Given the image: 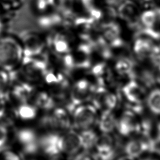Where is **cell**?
<instances>
[{"mask_svg": "<svg viewBox=\"0 0 160 160\" xmlns=\"http://www.w3.org/2000/svg\"><path fill=\"white\" fill-rule=\"evenodd\" d=\"M71 83V79L65 73L49 68L39 86L49 92L57 105L62 106L72 112L73 108L69 101Z\"/></svg>", "mask_w": 160, "mask_h": 160, "instance_id": "cell-1", "label": "cell"}, {"mask_svg": "<svg viewBox=\"0 0 160 160\" xmlns=\"http://www.w3.org/2000/svg\"><path fill=\"white\" fill-rule=\"evenodd\" d=\"M9 144L12 148L21 153L26 160L35 154L40 132L34 126H16L10 130Z\"/></svg>", "mask_w": 160, "mask_h": 160, "instance_id": "cell-2", "label": "cell"}, {"mask_svg": "<svg viewBox=\"0 0 160 160\" xmlns=\"http://www.w3.org/2000/svg\"><path fill=\"white\" fill-rule=\"evenodd\" d=\"M36 128L41 133L60 134L72 129L71 112L62 106L57 105L50 111L41 114Z\"/></svg>", "mask_w": 160, "mask_h": 160, "instance_id": "cell-3", "label": "cell"}, {"mask_svg": "<svg viewBox=\"0 0 160 160\" xmlns=\"http://www.w3.org/2000/svg\"><path fill=\"white\" fill-rule=\"evenodd\" d=\"M49 69L47 61L41 56H24L17 69L10 72L18 78L38 87L41 84Z\"/></svg>", "mask_w": 160, "mask_h": 160, "instance_id": "cell-4", "label": "cell"}, {"mask_svg": "<svg viewBox=\"0 0 160 160\" xmlns=\"http://www.w3.org/2000/svg\"><path fill=\"white\" fill-rule=\"evenodd\" d=\"M24 53L19 38L11 35L0 36V69L7 72L17 69Z\"/></svg>", "mask_w": 160, "mask_h": 160, "instance_id": "cell-5", "label": "cell"}, {"mask_svg": "<svg viewBox=\"0 0 160 160\" xmlns=\"http://www.w3.org/2000/svg\"><path fill=\"white\" fill-rule=\"evenodd\" d=\"M98 120L95 108L87 103L76 106L71 112L72 129L80 132L92 129Z\"/></svg>", "mask_w": 160, "mask_h": 160, "instance_id": "cell-6", "label": "cell"}, {"mask_svg": "<svg viewBox=\"0 0 160 160\" xmlns=\"http://www.w3.org/2000/svg\"><path fill=\"white\" fill-rule=\"evenodd\" d=\"M9 74L11 82L6 96L2 100L8 101L14 106L29 102L36 86L18 78L11 72Z\"/></svg>", "mask_w": 160, "mask_h": 160, "instance_id": "cell-7", "label": "cell"}, {"mask_svg": "<svg viewBox=\"0 0 160 160\" xmlns=\"http://www.w3.org/2000/svg\"><path fill=\"white\" fill-rule=\"evenodd\" d=\"M19 39L24 56H41L48 48L47 39L35 31L24 32Z\"/></svg>", "mask_w": 160, "mask_h": 160, "instance_id": "cell-8", "label": "cell"}, {"mask_svg": "<svg viewBox=\"0 0 160 160\" xmlns=\"http://www.w3.org/2000/svg\"><path fill=\"white\" fill-rule=\"evenodd\" d=\"M58 148L63 158H72L82 150L79 132L71 129L59 134Z\"/></svg>", "mask_w": 160, "mask_h": 160, "instance_id": "cell-9", "label": "cell"}, {"mask_svg": "<svg viewBox=\"0 0 160 160\" xmlns=\"http://www.w3.org/2000/svg\"><path fill=\"white\" fill-rule=\"evenodd\" d=\"M116 10L118 18L126 24L134 33L139 28V19L141 12L138 3L132 0H125Z\"/></svg>", "mask_w": 160, "mask_h": 160, "instance_id": "cell-10", "label": "cell"}, {"mask_svg": "<svg viewBox=\"0 0 160 160\" xmlns=\"http://www.w3.org/2000/svg\"><path fill=\"white\" fill-rule=\"evenodd\" d=\"M69 101L74 109L76 106L86 103L90 96L91 85L86 78L78 76L71 79Z\"/></svg>", "mask_w": 160, "mask_h": 160, "instance_id": "cell-11", "label": "cell"}, {"mask_svg": "<svg viewBox=\"0 0 160 160\" xmlns=\"http://www.w3.org/2000/svg\"><path fill=\"white\" fill-rule=\"evenodd\" d=\"M16 126H31L36 127L41 112L30 102L14 106Z\"/></svg>", "mask_w": 160, "mask_h": 160, "instance_id": "cell-12", "label": "cell"}, {"mask_svg": "<svg viewBox=\"0 0 160 160\" xmlns=\"http://www.w3.org/2000/svg\"><path fill=\"white\" fill-rule=\"evenodd\" d=\"M99 33L111 48H121L124 45L122 29L117 21L108 22L101 25Z\"/></svg>", "mask_w": 160, "mask_h": 160, "instance_id": "cell-13", "label": "cell"}, {"mask_svg": "<svg viewBox=\"0 0 160 160\" xmlns=\"http://www.w3.org/2000/svg\"><path fill=\"white\" fill-rule=\"evenodd\" d=\"M29 102L41 113H46L57 106L53 97L41 86L36 87Z\"/></svg>", "mask_w": 160, "mask_h": 160, "instance_id": "cell-14", "label": "cell"}, {"mask_svg": "<svg viewBox=\"0 0 160 160\" xmlns=\"http://www.w3.org/2000/svg\"><path fill=\"white\" fill-rule=\"evenodd\" d=\"M155 41L151 38L141 34H135L133 38L132 50L139 58L149 56L155 44Z\"/></svg>", "mask_w": 160, "mask_h": 160, "instance_id": "cell-15", "label": "cell"}, {"mask_svg": "<svg viewBox=\"0 0 160 160\" xmlns=\"http://www.w3.org/2000/svg\"><path fill=\"white\" fill-rule=\"evenodd\" d=\"M79 134L81 141L82 150L91 151L92 148L96 147L99 141V138L92 129L81 131L79 132Z\"/></svg>", "mask_w": 160, "mask_h": 160, "instance_id": "cell-16", "label": "cell"}, {"mask_svg": "<svg viewBox=\"0 0 160 160\" xmlns=\"http://www.w3.org/2000/svg\"><path fill=\"white\" fill-rule=\"evenodd\" d=\"M10 82L11 76L9 72L0 69V100H2L6 98Z\"/></svg>", "mask_w": 160, "mask_h": 160, "instance_id": "cell-17", "label": "cell"}, {"mask_svg": "<svg viewBox=\"0 0 160 160\" xmlns=\"http://www.w3.org/2000/svg\"><path fill=\"white\" fill-rule=\"evenodd\" d=\"M0 160H26L23 156L12 148L6 147L0 150Z\"/></svg>", "mask_w": 160, "mask_h": 160, "instance_id": "cell-18", "label": "cell"}, {"mask_svg": "<svg viewBox=\"0 0 160 160\" xmlns=\"http://www.w3.org/2000/svg\"><path fill=\"white\" fill-rule=\"evenodd\" d=\"M72 160H99L96 153L91 151L81 150L74 156L72 158Z\"/></svg>", "mask_w": 160, "mask_h": 160, "instance_id": "cell-19", "label": "cell"}, {"mask_svg": "<svg viewBox=\"0 0 160 160\" xmlns=\"http://www.w3.org/2000/svg\"><path fill=\"white\" fill-rule=\"evenodd\" d=\"M10 130L0 125V150L9 144Z\"/></svg>", "mask_w": 160, "mask_h": 160, "instance_id": "cell-20", "label": "cell"}, {"mask_svg": "<svg viewBox=\"0 0 160 160\" xmlns=\"http://www.w3.org/2000/svg\"><path fill=\"white\" fill-rule=\"evenodd\" d=\"M102 1L104 5L111 6L114 8H117L125 0H102Z\"/></svg>", "mask_w": 160, "mask_h": 160, "instance_id": "cell-21", "label": "cell"}, {"mask_svg": "<svg viewBox=\"0 0 160 160\" xmlns=\"http://www.w3.org/2000/svg\"><path fill=\"white\" fill-rule=\"evenodd\" d=\"M0 1L15 6L16 4L19 5L21 3V0H0Z\"/></svg>", "mask_w": 160, "mask_h": 160, "instance_id": "cell-22", "label": "cell"}, {"mask_svg": "<svg viewBox=\"0 0 160 160\" xmlns=\"http://www.w3.org/2000/svg\"><path fill=\"white\" fill-rule=\"evenodd\" d=\"M5 27V21L0 13V36L3 34Z\"/></svg>", "mask_w": 160, "mask_h": 160, "instance_id": "cell-23", "label": "cell"}, {"mask_svg": "<svg viewBox=\"0 0 160 160\" xmlns=\"http://www.w3.org/2000/svg\"><path fill=\"white\" fill-rule=\"evenodd\" d=\"M150 2L154 5V7L156 8L160 6V0H150Z\"/></svg>", "mask_w": 160, "mask_h": 160, "instance_id": "cell-24", "label": "cell"}, {"mask_svg": "<svg viewBox=\"0 0 160 160\" xmlns=\"http://www.w3.org/2000/svg\"><path fill=\"white\" fill-rule=\"evenodd\" d=\"M132 1H134L138 3H146V2H150V0H132Z\"/></svg>", "mask_w": 160, "mask_h": 160, "instance_id": "cell-25", "label": "cell"}, {"mask_svg": "<svg viewBox=\"0 0 160 160\" xmlns=\"http://www.w3.org/2000/svg\"><path fill=\"white\" fill-rule=\"evenodd\" d=\"M140 160H156V159H154V158H142V159H140Z\"/></svg>", "mask_w": 160, "mask_h": 160, "instance_id": "cell-26", "label": "cell"}, {"mask_svg": "<svg viewBox=\"0 0 160 160\" xmlns=\"http://www.w3.org/2000/svg\"><path fill=\"white\" fill-rule=\"evenodd\" d=\"M156 9H157V11H158V12L159 13V15L160 16V6H158V7H156Z\"/></svg>", "mask_w": 160, "mask_h": 160, "instance_id": "cell-27", "label": "cell"}, {"mask_svg": "<svg viewBox=\"0 0 160 160\" xmlns=\"http://www.w3.org/2000/svg\"><path fill=\"white\" fill-rule=\"evenodd\" d=\"M0 106H1V100H0Z\"/></svg>", "mask_w": 160, "mask_h": 160, "instance_id": "cell-28", "label": "cell"}]
</instances>
